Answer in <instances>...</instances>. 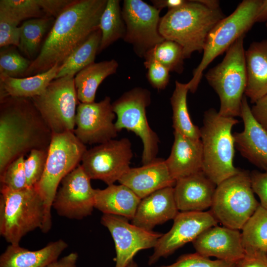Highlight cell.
I'll list each match as a JSON object with an SVG mask.
<instances>
[{
    "mask_svg": "<svg viewBox=\"0 0 267 267\" xmlns=\"http://www.w3.org/2000/svg\"><path fill=\"white\" fill-rule=\"evenodd\" d=\"M260 205L252 187L250 173L241 170L217 185L210 211L218 223L240 230Z\"/></svg>",
    "mask_w": 267,
    "mask_h": 267,
    "instance_id": "9c48e42d",
    "label": "cell"
},
{
    "mask_svg": "<svg viewBox=\"0 0 267 267\" xmlns=\"http://www.w3.org/2000/svg\"><path fill=\"white\" fill-rule=\"evenodd\" d=\"M74 0H40L42 8L47 17L56 19Z\"/></svg>",
    "mask_w": 267,
    "mask_h": 267,
    "instance_id": "7bdbcfd3",
    "label": "cell"
},
{
    "mask_svg": "<svg viewBox=\"0 0 267 267\" xmlns=\"http://www.w3.org/2000/svg\"><path fill=\"white\" fill-rule=\"evenodd\" d=\"M171 153L165 160L169 171L176 181L202 171L203 148L201 140H195L174 132Z\"/></svg>",
    "mask_w": 267,
    "mask_h": 267,
    "instance_id": "603a6c76",
    "label": "cell"
},
{
    "mask_svg": "<svg viewBox=\"0 0 267 267\" xmlns=\"http://www.w3.org/2000/svg\"><path fill=\"white\" fill-rule=\"evenodd\" d=\"M78 254L72 252L50 264L47 267H76Z\"/></svg>",
    "mask_w": 267,
    "mask_h": 267,
    "instance_id": "bcb514c9",
    "label": "cell"
},
{
    "mask_svg": "<svg viewBox=\"0 0 267 267\" xmlns=\"http://www.w3.org/2000/svg\"><path fill=\"white\" fill-rule=\"evenodd\" d=\"M120 2L119 0L107 1L99 20L101 38L98 53L125 36L126 25Z\"/></svg>",
    "mask_w": 267,
    "mask_h": 267,
    "instance_id": "1f68e13d",
    "label": "cell"
},
{
    "mask_svg": "<svg viewBox=\"0 0 267 267\" xmlns=\"http://www.w3.org/2000/svg\"><path fill=\"white\" fill-rule=\"evenodd\" d=\"M125 185L114 184L103 189H95L94 208L103 214L121 216L132 220L141 201Z\"/></svg>",
    "mask_w": 267,
    "mask_h": 267,
    "instance_id": "484cf974",
    "label": "cell"
},
{
    "mask_svg": "<svg viewBox=\"0 0 267 267\" xmlns=\"http://www.w3.org/2000/svg\"><path fill=\"white\" fill-rule=\"evenodd\" d=\"M119 64L115 59L92 63L79 71L74 77L77 97L81 103L94 102L99 86L108 76L115 74Z\"/></svg>",
    "mask_w": 267,
    "mask_h": 267,
    "instance_id": "83f0119b",
    "label": "cell"
},
{
    "mask_svg": "<svg viewBox=\"0 0 267 267\" xmlns=\"http://www.w3.org/2000/svg\"><path fill=\"white\" fill-rule=\"evenodd\" d=\"M240 37L226 50L221 62L205 75L209 84L220 101L219 113L227 117H240L242 100L247 85V73L243 43Z\"/></svg>",
    "mask_w": 267,
    "mask_h": 267,
    "instance_id": "52a82bcc",
    "label": "cell"
},
{
    "mask_svg": "<svg viewBox=\"0 0 267 267\" xmlns=\"http://www.w3.org/2000/svg\"><path fill=\"white\" fill-rule=\"evenodd\" d=\"M247 85L244 93L254 104L267 93V40L254 42L245 52Z\"/></svg>",
    "mask_w": 267,
    "mask_h": 267,
    "instance_id": "d4e9b609",
    "label": "cell"
},
{
    "mask_svg": "<svg viewBox=\"0 0 267 267\" xmlns=\"http://www.w3.org/2000/svg\"><path fill=\"white\" fill-rule=\"evenodd\" d=\"M126 267H137V265L136 262L133 260Z\"/></svg>",
    "mask_w": 267,
    "mask_h": 267,
    "instance_id": "f907efd6",
    "label": "cell"
},
{
    "mask_svg": "<svg viewBox=\"0 0 267 267\" xmlns=\"http://www.w3.org/2000/svg\"><path fill=\"white\" fill-rule=\"evenodd\" d=\"M17 23L0 13V47L18 46L20 27Z\"/></svg>",
    "mask_w": 267,
    "mask_h": 267,
    "instance_id": "60d3db41",
    "label": "cell"
},
{
    "mask_svg": "<svg viewBox=\"0 0 267 267\" xmlns=\"http://www.w3.org/2000/svg\"><path fill=\"white\" fill-rule=\"evenodd\" d=\"M32 61L22 55L15 46L1 47L0 51V76L22 78Z\"/></svg>",
    "mask_w": 267,
    "mask_h": 267,
    "instance_id": "d590c367",
    "label": "cell"
},
{
    "mask_svg": "<svg viewBox=\"0 0 267 267\" xmlns=\"http://www.w3.org/2000/svg\"><path fill=\"white\" fill-rule=\"evenodd\" d=\"M43 200L35 186L21 190L0 187V234L11 245L36 228L44 221Z\"/></svg>",
    "mask_w": 267,
    "mask_h": 267,
    "instance_id": "5b68a950",
    "label": "cell"
},
{
    "mask_svg": "<svg viewBox=\"0 0 267 267\" xmlns=\"http://www.w3.org/2000/svg\"><path fill=\"white\" fill-rule=\"evenodd\" d=\"M0 174L33 150H48L52 133L28 98L0 100Z\"/></svg>",
    "mask_w": 267,
    "mask_h": 267,
    "instance_id": "7a4b0ae2",
    "label": "cell"
},
{
    "mask_svg": "<svg viewBox=\"0 0 267 267\" xmlns=\"http://www.w3.org/2000/svg\"><path fill=\"white\" fill-rule=\"evenodd\" d=\"M131 146L125 137L99 144L87 150L81 165L91 179L113 184L130 169L133 157Z\"/></svg>",
    "mask_w": 267,
    "mask_h": 267,
    "instance_id": "7c38bea8",
    "label": "cell"
},
{
    "mask_svg": "<svg viewBox=\"0 0 267 267\" xmlns=\"http://www.w3.org/2000/svg\"><path fill=\"white\" fill-rule=\"evenodd\" d=\"M118 181L142 199L161 189L174 187L176 181L171 175L165 161L156 158L141 167L130 168Z\"/></svg>",
    "mask_w": 267,
    "mask_h": 267,
    "instance_id": "ffe728a7",
    "label": "cell"
},
{
    "mask_svg": "<svg viewBox=\"0 0 267 267\" xmlns=\"http://www.w3.org/2000/svg\"><path fill=\"white\" fill-rule=\"evenodd\" d=\"M24 157L14 160L0 174V187L13 190H21L27 187L24 167Z\"/></svg>",
    "mask_w": 267,
    "mask_h": 267,
    "instance_id": "8d00e7d4",
    "label": "cell"
},
{
    "mask_svg": "<svg viewBox=\"0 0 267 267\" xmlns=\"http://www.w3.org/2000/svg\"><path fill=\"white\" fill-rule=\"evenodd\" d=\"M250 177L252 189L259 197L260 205L267 209V172L254 171Z\"/></svg>",
    "mask_w": 267,
    "mask_h": 267,
    "instance_id": "b9f144b4",
    "label": "cell"
},
{
    "mask_svg": "<svg viewBox=\"0 0 267 267\" xmlns=\"http://www.w3.org/2000/svg\"><path fill=\"white\" fill-rule=\"evenodd\" d=\"M160 11L142 0H124L122 14L126 30L123 40L140 58L165 40L159 31Z\"/></svg>",
    "mask_w": 267,
    "mask_h": 267,
    "instance_id": "4fadbf2b",
    "label": "cell"
},
{
    "mask_svg": "<svg viewBox=\"0 0 267 267\" xmlns=\"http://www.w3.org/2000/svg\"><path fill=\"white\" fill-rule=\"evenodd\" d=\"M143 64L147 70L146 76L151 86L158 90L164 89L169 83L170 71L154 60H144Z\"/></svg>",
    "mask_w": 267,
    "mask_h": 267,
    "instance_id": "ab89813d",
    "label": "cell"
},
{
    "mask_svg": "<svg viewBox=\"0 0 267 267\" xmlns=\"http://www.w3.org/2000/svg\"><path fill=\"white\" fill-rule=\"evenodd\" d=\"M244 128L233 134L235 147L249 162L267 172V133L254 118L247 98L243 96L241 115Z\"/></svg>",
    "mask_w": 267,
    "mask_h": 267,
    "instance_id": "d6986e66",
    "label": "cell"
},
{
    "mask_svg": "<svg viewBox=\"0 0 267 267\" xmlns=\"http://www.w3.org/2000/svg\"><path fill=\"white\" fill-rule=\"evenodd\" d=\"M187 84L175 82V89L170 101L173 111V127L174 131L195 140H200V131L192 122L188 111Z\"/></svg>",
    "mask_w": 267,
    "mask_h": 267,
    "instance_id": "f546056e",
    "label": "cell"
},
{
    "mask_svg": "<svg viewBox=\"0 0 267 267\" xmlns=\"http://www.w3.org/2000/svg\"><path fill=\"white\" fill-rule=\"evenodd\" d=\"M0 13L18 24L26 19L47 17L40 0H0Z\"/></svg>",
    "mask_w": 267,
    "mask_h": 267,
    "instance_id": "e575fe53",
    "label": "cell"
},
{
    "mask_svg": "<svg viewBox=\"0 0 267 267\" xmlns=\"http://www.w3.org/2000/svg\"><path fill=\"white\" fill-rule=\"evenodd\" d=\"M157 267H236V264L221 260H213L197 253L180 256L174 263Z\"/></svg>",
    "mask_w": 267,
    "mask_h": 267,
    "instance_id": "f35d334b",
    "label": "cell"
},
{
    "mask_svg": "<svg viewBox=\"0 0 267 267\" xmlns=\"http://www.w3.org/2000/svg\"><path fill=\"white\" fill-rule=\"evenodd\" d=\"M178 213L174 187H168L142 199L131 223L152 230L156 225L174 220Z\"/></svg>",
    "mask_w": 267,
    "mask_h": 267,
    "instance_id": "7402d4cb",
    "label": "cell"
},
{
    "mask_svg": "<svg viewBox=\"0 0 267 267\" xmlns=\"http://www.w3.org/2000/svg\"><path fill=\"white\" fill-rule=\"evenodd\" d=\"M200 131L203 148L202 171L216 185L236 175L233 164L234 140L232 129L239 121L220 115L211 108L204 114Z\"/></svg>",
    "mask_w": 267,
    "mask_h": 267,
    "instance_id": "277c9868",
    "label": "cell"
},
{
    "mask_svg": "<svg viewBox=\"0 0 267 267\" xmlns=\"http://www.w3.org/2000/svg\"><path fill=\"white\" fill-rule=\"evenodd\" d=\"M192 243L196 253L228 262L236 264L245 255L239 230L223 225L207 229Z\"/></svg>",
    "mask_w": 267,
    "mask_h": 267,
    "instance_id": "ac0fdd59",
    "label": "cell"
},
{
    "mask_svg": "<svg viewBox=\"0 0 267 267\" xmlns=\"http://www.w3.org/2000/svg\"><path fill=\"white\" fill-rule=\"evenodd\" d=\"M261 0H243L230 15L221 20L209 33L203 50L202 58L193 70L192 79L187 83L191 92L193 93L196 91L204 71L212 61L226 51L256 23Z\"/></svg>",
    "mask_w": 267,
    "mask_h": 267,
    "instance_id": "ba28073f",
    "label": "cell"
},
{
    "mask_svg": "<svg viewBox=\"0 0 267 267\" xmlns=\"http://www.w3.org/2000/svg\"><path fill=\"white\" fill-rule=\"evenodd\" d=\"M116 116L109 96L90 103H79L76 110L74 134L83 144H101L118 134L114 120Z\"/></svg>",
    "mask_w": 267,
    "mask_h": 267,
    "instance_id": "2e32d148",
    "label": "cell"
},
{
    "mask_svg": "<svg viewBox=\"0 0 267 267\" xmlns=\"http://www.w3.org/2000/svg\"><path fill=\"white\" fill-rule=\"evenodd\" d=\"M128 220L109 214L101 218V224L108 229L115 243V267H126L138 251L154 248L163 235L130 223Z\"/></svg>",
    "mask_w": 267,
    "mask_h": 267,
    "instance_id": "9a60e30c",
    "label": "cell"
},
{
    "mask_svg": "<svg viewBox=\"0 0 267 267\" xmlns=\"http://www.w3.org/2000/svg\"><path fill=\"white\" fill-rule=\"evenodd\" d=\"M266 27H267V21L266 22Z\"/></svg>",
    "mask_w": 267,
    "mask_h": 267,
    "instance_id": "816d5d0a",
    "label": "cell"
},
{
    "mask_svg": "<svg viewBox=\"0 0 267 267\" xmlns=\"http://www.w3.org/2000/svg\"><path fill=\"white\" fill-rule=\"evenodd\" d=\"M68 247L62 239L52 241L36 251L10 244L0 256V267H47L58 260Z\"/></svg>",
    "mask_w": 267,
    "mask_h": 267,
    "instance_id": "cb8c5ba5",
    "label": "cell"
},
{
    "mask_svg": "<svg viewBox=\"0 0 267 267\" xmlns=\"http://www.w3.org/2000/svg\"><path fill=\"white\" fill-rule=\"evenodd\" d=\"M267 21V0H262L257 15L256 22Z\"/></svg>",
    "mask_w": 267,
    "mask_h": 267,
    "instance_id": "c3c4849f",
    "label": "cell"
},
{
    "mask_svg": "<svg viewBox=\"0 0 267 267\" xmlns=\"http://www.w3.org/2000/svg\"><path fill=\"white\" fill-rule=\"evenodd\" d=\"M241 230L245 253H267V209L260 205Z\"/></svg>",
    "mask_w": 267,
    "mask_h": 267,
    "instance_id": "d6a6232c",
    "label": "cell"
},
{
    "mask_svg": "<svg viewBox=\"0 0 267 267\" xmlns=\"http://www.w3.org/2000/svg\"><path fill=\"white\" fill-rule=\"evenodd\" d=\"M87 150L74 132L52 134L44 173L35 185L44 203L43 233H47L51 227L52 204L61 180L80 165Z\"/></svg>",
    "mask_w": 267,
    "mask_h": 267,
    "instance_id": "8992f818",
    "label": "cell"
},
{
    "mask_svg": "<svg viewBox=\"0 0 267 267\" xmlns=\"http://www.w3.org/2000/svg\"><path fill=\"white\" fill-rule=\"evenodd\" d=\"M60 66L55 64L45 72L27 77L0 76V100L9 96L32 98L41 94L55 79Z\"/></svg>",
    "mask_w": 267,
    "mask_h": 267,
    "instance_id": "4316f807",
    "label": "cell"
},
{
    "mask_svg": "<svg viewBox=\"0 0 267 267\" xmlns=\"http://www.w3.org/2000/svg\"><path fill=\"white\" fill-rule=\"evenodd\" d=\"M150 102V92L146 89L137 87L125 92L112 103L118 132L123 129L132 131L142 142L143 165L155 159L158 151L159 137L150 128L146 117V109Z\"/></svg>",
    "mask_w": 267,
    "mask_h": 267,
    "instance_id": "30bf717a",
    "label": "cell"
},
{
    "mask_svg": "<svg viewBox=\"0 0 267 267\" xmlns=\"http://www.w3.org/2000/svg\"><path fill=\"white\" fill-rule=\"evenodd\" d=\"M91 179L81 165L61 180L52 204L57 214L70 219L81 220L94 208V191Z\"/></svg>",
    "mask_w": 267,
    "mask_h": 267,
    "instance_id": "5bb4252c",
    "label": "cell"
},
{
    "mask_svg": "<svg viewBox=\"0 0 267 267\" xmlns=\"http://www.w3.org/2000/svg\"><path fill=\"white\" fill-rule=\"evenodd\" d=\"M48 150L34 149L24 161L27 186H34L40 181L46 165Z\"/></svg>",
    "mask_w": 267,
    "mask_h": 267,
    "instance_id": "74e56055",
    "label": "cell"
},
{
    "mask_svg": "<svg viewBox=\"0 0 267 267\" xmlns=\"http://www.w3.org/2000/svg\"><path fill=\"white\" fill-rule=\"evenodd\" d=\"M211 211L180 212L174 219L172 227L159 239L149 257L151 266L162 258L174 253L186 243L193 242L207 229L218 225Z\"/></svg>",
    "mask_w": 267,
    "mask_h": 267,
    "instance_id": "e0dca14e",
    "label": "cell"
},
{
    "mask_svg": "<svg viewBox=\"0 0 267 267\" xmlns=\"http://www.w3.org/2000/svg\"><path fill=\"white\" fill-rule=\"evenodd\" d=\"M144 60H154L170 72L181 74L183 70L185 59L182 47L178 43L165 40L148 51L144 56Z\"/></svg>",
    "mask_w": 267,
    "mask_h": 267,
    "instance_id": "836d02e7",
    "label": "cell"
},
{
    "mask_svg": "<svg viewBox=\"0 0 267 267\" xmlns=\"http://www.w3.org/2000/svg\"><path fill=\"white\" fill-rule=\"evenodd\" d=\"M251 110L255 119L267 133V93L255 102Z\"/></svg>",
    "mask_w": 267,
    "mask_h": 267,
    "instance_id": "f6af8a7d",
    "label": "cell"
},
{
    "mask_svg": "<svg viewBox=\"0 0 267 267\" xmlns=\"http://www.w3.org/2000/svg\"><path fill=\"white\" fill-rule=\"evenodd\" d=\"M107 0H74L55 19L37 57L23 77L61 65L71 53L99 28Z\"/></svg>",
    "mask_w": 267,
    "mask_h": 267,
    "instance_id": "6da1fadb",
    "label": "cell"
},
{
    "mask_svg": "<svg viewBox=\"0 0 267 267\" xmlns=\"http://www.w3.org/2000/svg\"><path fill=\"white\" fill-rule=\"evenodd\" d=\"M74 77L54 79L41 94L31 98L52 134L74 132L79 103Z\"/></svg>",
    "mask_w": 267,
    "mask_h": 267,
    "instance_id": "8fae6325",
    "label": "cell"
},
{
    "mask_svg": "<svg viewBox=\"0 0 267 267\" xmlns=\"http://www.w3.org/2000/svg\"><path fill=\"white\" fill-rule=\"evenodd\" d=\"M216 187L203 171L177 180L174 189L178 211L203 212L211 208Z\"/></svg>",
    "mask_w": 267,
    "mask_h": 267,
    "instance_id": "44dd1931",
    "label": "cell"
},
{
    "mask_svg": "<svg viewBox=\"0 0 267 267\" xmlns=\"http://www.w3.org/2000/svg\"><path fill=\"white\" fill-rule=\"evenodd\" d=\"M55 19L52 17L33 18L25 21L20 26L18 48L28 59L33 60L37 57L42 47V41L49 32Z\"/></svg>",
    "mask_w": 267,
    "mask_h": 267,
    "instance_id": "4dcf8cb0",
    "label": "cell"
},
{
    "mask_svg": "<svg viewBox=\"0 0 267 267\" xmlns=\"http://www.w3.org/2000/svg\"><path fill=\"white\" fill-rule=\"evenodd\" d=\"M101 38L99 28L77 47L61 65L55 79L66 76L76 75L89 65L94 62Z\"/></svg>",
    "mask_w": 267,
    "mask_h": 267,
    "instance_id": "f1b7e54d",
    "label": "cell"
},
{
    "mask_svg": "<svg viewBox=\"0 0 267 267\" xmlns=\"http://www.w3.org/2000/svg\"><path fill=\"white\" fill-rule=\"evenodd\" d=\"M185 0H152L153 6L161 11L164 8L168 10L178 8L186 3Z\"/></svg>",
    "mask_w": 267,
    "mask_h": 267,
    "instance_id": "7dc6e473",
    "label": "cell"
},
{
    "mask_svg": "<svg viewBox=\"0 0 267 267\" xmlns=\"http://www.w3.org/2000/svg\"><path fill=\"white\" fill-rule=\"evenodd\" d=\"M224 17L220 8H210L198 0H187L161 17L159 31L165 40L179 44L185 59L188 58L193 52L203 50L209 33Z\"/></svg>",
    "mask_w": 267,
    "mask_h": 267,
    "instance_id": "3957f363",
    "label": "cell"
},
{
    "mask_svg": "<svg viewBox=\"0 0 267 267\" xmlns=\"http://www.w3.org/2000/svg\"><path fill=\"white\" fill-rule=\"evenodd\" d=\"M236 267H267V253L255 252L245 253L236 263Z\"/></svg>",
    "mask_w": 267,
    "mask_h": 267,
    "instance_id": "ee69618b",
    "label": "cell"
},
{
    "mask_svg": "<svg viewBox=\"0 0 267 267\" xmlns=\"http://www.w3.org/2000/svg\"><path fill=\"white\" fill-rule=\"evenodd\" d=\"M198 1L205 6L212 9H218L220 2L216 0H198Z\"/></svg>",
    "mask_w": 267,
    "mask_h": 267,
    "instance_id": "681fc988",
    "label": "cell"
}]
</instances>
